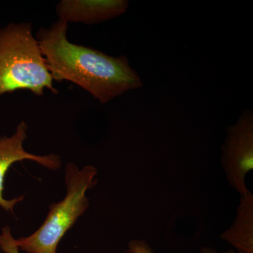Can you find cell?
I'll list each match as a JSON object with an SVG mask.
<instances>
[{
  "label": "cell",
  "mask_w": 253,
  "mask_h": 253,
  "mask_svg": "<svg viewBox=\"0 0 253 253\" xmlns=\"http://www.w3.org/2000/svg\"><path fill=\"white\" fill-rule=\"evenodd\" d=\"M220 238L236 251L253 253V195L251 191L241 196L235 219L229 229L221 233Z\"/></svg>",
  "instance_id": "52a82bcc"
},
{
  "label": "cell",
  "mask_w": 253,
  "mask_h": 253,
  "mask_svg": "<svg viewBox=\"0 0 253 253\" xmlns=\"http://www.w3.org/2000/svg\"><path fill=\"white\" fill-rule=\"evenodd\" d=\"M221 163L229 185L242 196L249 191L246 176L253 169V113L244 110L235 124L226 127Z\"/></svg>",
  "instance_id": "277c9868"
},
{
  "label": "cell",
  "mask_w": 253,
  "mask_h": 253,
  "mask_svg": "<svg viewBox=\"0 0 253 253\" xmlns=\"http://www.w3.org/2000/svg\"><path fill=\"white\" fill-rule=\"evenodd\" d=\"M68 23L58 20L41 28L36 37L54 81H68L106 104L131 90L142 81L126 56L113 57L68 40Z\"/></svg>",
  "instance_id": "6da1fadb"
},
{
  "label": "cell",
  "mask_w": 253,
  "mask_h": 253,
  "mask_svg": "<svg viewBox=\"0 0 253 253\" xmlns=\"http://www.w3.org/2000/svg\"><path fill=\"white\" fill-rule=\"evenodd\" d=\"M199 253H243L236 251L235 250H229V251H224V252H219L217 250L211 247H204L201 249Z\"/></svg>",
  "instance_id": "30bf717a"
},
{
  "label": "cell",
  "mask_w": 253,
  "mask_h": 253,
  "mask_svg": "<svg viewBox=\"0 0 253 253\" xmlns=\"http://www.w3.org/2000/svg\"><path fill=\"white\" fill-rule=\"evenodd\" d=\"M0 248L5 253H19L9 227H4L2 229L0 235Z\"/></svg>",
  "instance_id": "ba28073f"
},
{
  "label": "cell",
  "mask_w": 253,
  "mask_h": 253,
  "mask_svg": "<svg viewBox=\"0 0 253 253\" xmlns=\"http://www.w3.org/2000/svg\"><path fill=\"white\" fill-rule=\"evenodd\" d=\"M27 130V124L23 121L19 123L12 136L0 138V206L6 211L12 212L16 204L23 199V196L13 200L3 198L5 176L14 163L31 160L51 169H58L61 165V159L57 155L38 156L27 152L23 148Z\"/></svg>",
  "instance_id": "5b68a950"
},
{
  "label": "cell",
  "mask_w": 253,
  "mask_h": 253,
  "mask_svg": "<svg viewBox=\"0 0 253 253\" xmlns=\"http://www.w3.org/2000/svg\"><path fill=\"white\" fill-rule=\"evenodd\" d=\"M46 89L59 93L31 23H11L0 29V96L17 90L41 96Z\"/></svg>",
  "instance_id": "7a4b0ae2"
},
{
  "label": "cell",
  "mask_w": 253,
  "mask_h": 253,
  "mask_svg": "<svg viewBox=\"0 0 253 253\" xmlns=\"http://www.w3.org/2000/svg\"><path fill=\"white\" fill-rule=\"evenodd\" d=\"M96 174L94 166L80 170L74 163H68L65 175L67 194L62 201L51 206L45 220L36 232L15 239L18 249L28 253H56L63 236L87 209L86 192L96 184Z\"/></svg>",
  "instance_id": "3957f363"
},
{
  "label": "cell",
  "mask_w": 253,
  "mask_h": 253,
  "mask_svg": "<svg viewBox=\"0 0 253 253\" xmlns=\"http://www.w3.org/2000/svg\"><path fill=\"white\" fill-rule=\"evenodd\" d=\"M129 252L130 253H154L149 245L144 241H132L129 243Z\"/></svg>",
  "instance_id": "9c48e42d"
},
{
  "label": "cell",
  "mask_w": 253,
  "mask_h": 253,
  "mask_svg": "<svg viewBox=\"0 0 253 253\" xmlns=\"http://www.w3.org/2000/svg\"><path fill=\"white\" fill-rule=\"evenodd\" d=\"M126 0H62L56 6L60 21L94 25L117 18L126 12Z\"/></svg>",
  "instance_id": "8992f818"
}]
</instances>
